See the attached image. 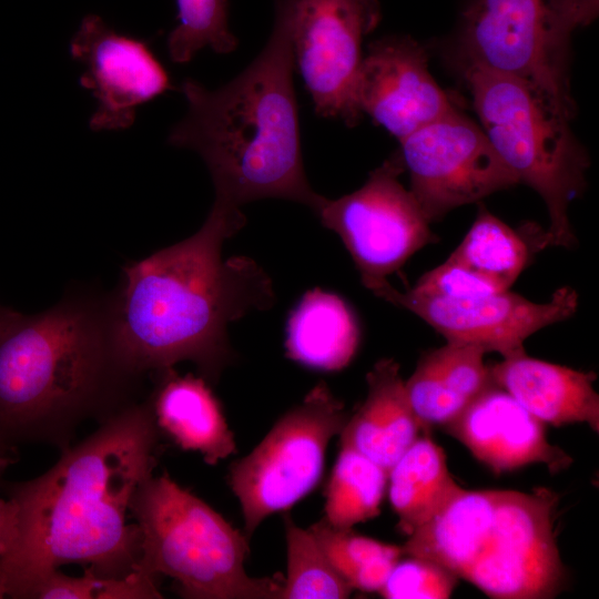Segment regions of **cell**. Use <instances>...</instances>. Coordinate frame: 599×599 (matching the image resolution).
<instances>
[{
    "instance_id": "31",
    "label": "cell",
    "mask_w": 599,
    "mask_h": 599,
    "mask_svg": "<svg viewBox=\"0 0 599 599\" xmlns=\"http://www.w3.org/2000/svg\"><path fill=\"white\" fill-rule=\"evenodd\" d=\"M409 291L418 295L446 298H467L500 292L449 258L422 275Z\"/></svg>"
},
{
    "instance_id": "33",
    "label": "cell",
    "mask_w": 599,
    "mask_h": 599,
    "mask_svg": "<svg viewBox=\"0 0 599 599\" xmlns=\"http://www.w3.org/2000/svg\"><path fill=\"white\" fill-rule=\"evenodd\" d=\"M18 459L17 446L10 444L0 434V478L2 474Z\"/></svg>"
},
{
    "instance_id": "24",
    "label": "cell",
    "mask_w": 599,
    "mask_h": 599,
    "mask_svg": "<svg viewBox=\"0 0 599 599\" xmlns=\"http://www.w3.org/2000/svg\"><path fill=\"white\" fill-rule=\"evenodd\" d=\"M498 291H507L528 261L524 238L484 206L448 257Z\"/></svg>"
},
{
    "instance_id": "3",
    "label": "cell",
    "mask_w": 599,
    "mask_h": 599,
    "mask_svg": "<svg viewBox=\"0 0 599 599\" xmlns=\"http://www.w3.org/2000/svg\"><path fill=\"white\" fill-rule=\"evenodd\" d=\"M144 379L118 352L110 296L71 291L41 313H19L0 335V434L62 451L82 424L144 399Z\"/></svg>"
},
{
    "instance_id": "32",
    "label": "cell",
    "mask_w": 599,
    "mask_h": 599,
    "mask_svg": "<svg viewBox=\"0 0 599 599\" xmlns=\"http://www.w3.org/2000/svg\"><path fill=\"white\" fill-rule=\"evenodd\" d=\"M16 522L17 509L14 504L9 498H0V569L14 540Z\"/></svg>"
},
{
    "instance_id": "2",
    "label": "cell",
    "mask_w": 599,
    "mask_h": 599,
    "mask_svg": "<svg viewBox=\"0 0 599 599\" xmlns=\"http://www.w3.org/2000/svg\"><path fill=\"white\" fill-rule=\"evenodd\" d=\"M245 223L240 207L214 202L195 234L123 267L110 315L133 372L146 377L189 361L215 382L233 357L229 325L273 306V282L261 265L222 257L224 241Z\"/></svg>"
},
{
    "instance_id": "14",
    "label": "cell",
    "mask_w": 599,
    "mask_h": 599,
    "mask_svg": "<svg viewBox=\"0 0 599 599\" xmlns=\"http://www.w3.org/2000/svg\"><path fill=\"white\" fill-rule=\"evenodd\" d=\"M70 53L85 68L80 84L98 101L90 119L94 131L130 128L136 108L170 88L166 71L144 42L115 32L95 14L82 20Z\"/></svg>"
},
{
    "instance_id": "30",
    "label": "cell",
    "mask_w": 599,
    "mask_h": 599,
    "mask_svg": "<svg viewBox=\"0 0 599 599\" xmlns=\"http://www.w3.org/2000/svg\"><path fill=\"white\" fill-rule=\"evenodd\" d=\"M402 557L378 590L383 598L447 599L453 595L459 579L455 573L424 558Z\"/></svg>"
},
{
    "instance_id": "35",
    "label": "cell",
    "mask_w": 599,
    "mask_h": 599,
    "mask_svg": "<svg viewBox=\"0 0 599 599\" xmlns=\"http://www.w3.org/2000/svg\"><path fill=\"white\" fill-rule=\"evenodd\" d=\"M18 314V312L0 305V335L8 328Z\"/></svg>"
},
{
    "instance_id": "9",
    "label": "cell",
    "mask_w": 599,
    "mask_h": 599,
    "mask_svg": "<svg viewBox=\"0 0 599 599\" xmlns=\"http://www.w3.org/2000/svg\"><path fill=\"white\" fill-rule=\"evenodd\" d=\"M399 153L375 169L358 190L336 200L324 197L315 214L339 235L363 285L375 295L422 247L437 241L420 205L398 177Z\"/></svg>"
},
{
    "instance_id": "1",
    "label": "cell",
    "mask_w": 599,
    "mask_h": 599,
    "mask_svg": "<svg viewBox=\"0 0 599 599\" xmlns=\"http://www.w3.org/2000/svg\"><path fill=\"white\" fill-rule=\"evenodd\" d=\"M159 435L146 395L62 450L42 475L1 484L17 509L16 537L0 569L6 596L32 599L67 564L104 577L138 570L141 532L128 515L138 487L153 475Z\"/></svg>"
},
{
    "instance_id": "8",
    "label": "cell",
    "mask_w": 599,
    "mask_h": 599,
    "mask_svg": "<svg viewBox=\"0 0 599 599\" xmlns=\"http://www.w3.org/2000/svg\"><path fill=\"white\" fill-rule=\"evenodd\" d=\"M344 404L321 382L284 414L263 440L230 466L247 539L274 512L294 506L321 479L329 440L348 419Z\"/></svg>"
},
{
    "instance_id": "22",
    "label": "cell",
    "mask_w": 599,
    "mask_h": 599,
    "mask_svg": "<svg viewBox=\"0 0 599 599\" xmlns=\"http://www.w3.org/2000/svg\"><path fill=\"white\" fill-rule=\"evenodd\" d=\"M358 344L357 321L336 294L308 291L290 315L286 355L306 367L339 370L351 363Z\"/></svg>"
},
{
    "instance_id": "11",
    "label": "cell",
    "mask_w": 599,
    "mask_h": 599,
    "mask_svg": "<svg viewBox=\"0 0 599 599\" xmlns=\"http://www.w3.org/2000/svg\"><path fill=\"white\" fill-rule=\"evenodd\" d=\"M285 10L294 67L315 112L354 126L361 113L354 84L363 60V40L379 23L378 0H276Z\"/></svg>"
},
{
    "instance_id": "23",
    "label": "cell",
    "mask_w": 599,
    "mask_h": 599,
    "mask_svg": "<svg viewBox=\"0 0 599 599\" xmlns=\"http://www.w3.org/2000/svg\"><path fill=\"white\" fill-rule=\"evenodd\" d=\"M424 432L388 471V498L398 528L409 536L464 490L451 477L446 454Z\"/></svg>"
},
{
    "instance_id": "5",
    "label": "cell",
    "mask_w": 599,
    "mask_h": 599,
    "mask_svg": "<svg viewBox=\"0 0 599 599\" xmlns=\"http://www.w3.org/2000/svg\"><path fill=\"white\" fill-rule=\"evenodd\" d=\"M130 515L141 532L138 569L174 579L184 598L280 599L284 579L246 573L247 537L166 473L138 487Z\"/></svg>"
},
{
    "instance_id": "34",
    "label": "cell",
    "mask_w": 599,
    "mask_h": 599,
    "mask_svg": "<svg viewBox=\"0 0 599 599\" xmlns=\"http://www.w3.org/2000/svg\"><path fill=\"white\" fill-rule=\"evenodd\" d=\"M580 13V26L591 23L598 16L599 0H577Z\"/></svg>"
},
{
    "instance_id": "29",
    "label": "cell",
    "mask_w": 599,
    "mask_h": 599,
    "mask_svg": "<svg viewBox=\"0 0 599 599\" xmlns=\"http://www.w3.org/2000/svg\"><path fill=\"white\" fill-rule=\"evenodd\" d=\"M161 599L158 577L140 569L125 577L99 576L84 568L82 576L51 571L32 599Z\"/></svg>"
},
{
    "instance_id": "36",
    "label": "cell",
    "mask_w": 599,
    "mask_h": 599,
    "mask_svg": "<svg viewBox=\"0 0 599 599\" xmlns=\"http://www.w3.org/2000/svg\"><path fill=\"white\" fill-rule=\"evenodd\" d=\"M3 597H6L4 589H3L2 585L0 583V598H3Z\"/></svg>"
},
{
    "instance_id": "4",
    "label": "cell",
    "mask_w": 599,
    "mask_h": 599,
    "mask_svg": "<svg viewBox=\"0 0 599 599\" xmlns=\"http://www.w3.org/2000/svg\"><path fill=\"white\" fill-rule=\"evenodd\" d=\"M293 69L288 19L275 0L271 35L240 74L215 90L183 82L187 112L167 142L202 158L215 202L241 209L273 197L314 212L322 203L304 172Z\"/></svg>"
},
{
    "instance_id": "13",
    "label": "cell",
    "mask_w": 599,
    "mask_h": 599,
    "mask_svg": "<svg viewBox=\"0 0 599 599\" xmlns=\"http://www.w3.org/2000/svg\"><path fill=\"white\" fill-rule=\"evenodd\" d=\"M376 296L414 313L447 342L475 345L504 358L526 353L524 342L530 335L570 318L578 308V293L570 286L557 290L546 303L508 290L467 298L425 296L399 292L390 283Z\"/></svg>"
},
{
    "instance_id": "27",
    "label": "cell",
    "mask_w": 599,
    "mask_h": 599,
    "mask_svg": "<svg viewBox=\"0 0 599 599\" xmlns=\"http://www.w3.org/2000/svg\"><path fill=\"white\" fill-rule=\"evenodd\" d=\"M287 575L280 599H343L353 588L336 571L309 529L285 516Z\"/></svg>"
},
{
    "instance_id": "12",
    "label": "cell",
    "mask_w": 599,
    "mask_h": 599,
    "mask_svg": "<svg viewBox=\"0 0 599 599\" xmlns=\"http://www.w3.org/2000/svg\"><path fill=\"white\" fill-rule=\"evenodd\" d=\"M399 143L410 192L429 223L519 183L481 128L456 109Z\"/></svg>"
},
{
    "instance_id": "20",
    "label": "cell",
    "mask_w": 599,
    "mask_h": 599,
    "mask_svg": "<svg viewBox=\"0 0 599 599\" xmlns=\"http://www.w3.org/2000/svg\"><path fill=\"white\" fill-rule=\"evenodd\" d=\"M485 354L475 345L447 342L420 357L405 389L425 430L455 418L493 384Z\"/></svg>"
},
{
    "instance_id": "28",
    "label": "cell",
    "mask_w": 599,
    "mask_h": 599,
    "mask_svg": "<svg viewBox=\"0 0 599 599\" xmlns=\"http://www.w3.org/2000/svg\"><path fill=\"white\" fill-rule=\"evenodd\" d=\"M179 22L167 38L172 61L189 62L200 50L230 53L237 39L229 27V0H176Z\"/></svg>"
},
{
    "instance_id": "18",
    "label": "cell",
    "mask_w": 599,
    "mask_h": 599,
    "mask_svg": "<svg viewBox=\"0 0 599 599\" xmlns=\"http://www.w3.org/2000/svg\"><path fill=\"white\" fill-rule=\"evenodd\" d=\"M366 382L367 396L344 425L341 444L389 471L420 432L427 430L412 408L397 362L378 361Z\"/></svg>"
},
{
    "instance_id": "15",
    "label": "cell",
    "mask_w": 599,
    "mask_h": 599,
    "mask_svg": "<svg viewBox=\"0 0 599 599\" xmlns=\"http://www.w3.org/2000/svg\"><path fill=\"white\" fill-rule=\"evenodd\" d=\"M353 97L361 114L398 141L455 109L429 72L424 48L407 35L368 44Z\"/></svg>"
},
{
    "instance_id": "7",
    "label": "cell",
    "mask_w": 599,
    "mask_h": 599,
    "mask_svg": "<svg viewBox=\"0 0 599 599\" xmlns=\"http://www.w3.org/2000/svg\"><path fill=\"white\" fill-rule=\"evenodd\" d=\"M580 26L577 0H470L461 13L459 67L519 80L570 120L571 33Z\"/></svg>"
},
{
    "instance_id": "10",
    "label": "cell",
    "mask_w": 599,
    "mask_h": 599,
    "mask_svg": "<svg viewBox=\"0 0 599 599\" xmlns=\"http://www.w3.org/2000/svg\"><path fill=\"white\" fill-rule=\"evenodd\" d=\"M559 496L498 490L489 538L463 579L495 599H551L566 589L555 524Z\"/></svg>"
},
{
    "instance_id": "26",
    "label": "cell",
    "mask_w": 599,
    "mask_h": 599,
    "mask_svg": "<svg viewBox=\"0 0 599 599\" xmlns=\"http://www.w3.org/2000/svg\"><path fill=\"white\" fill-rule=\"evenodd\" d=\"M309 531L336 571L353 588L378 591L397 560L402 546L384 544L349 529L332 527L323 518Z\"/></svg>"
},
{
    "instance_id": "16",
    "label": "cell",
    "mask_w": 599,
    "mask_h": 599,
    "mask_svg": "<svg viewBox=\"0 0 599 599\" xmlns=\"http://www.w3.org/2000/svg\"><path fill=\"white\" fill-rule=\"evenodd\" d=\"M545 425L493 383L443 429L495 474L530 464H544L550 473H559L573 460L548 441Z\"/></svg>"
},
{
    "instance_id": "21",
    "label": "cell",
    "mask_w": 599,
    "mask_h": 599,
    "mask_svg": "<svg viewBox=\"0 0 599 599\" xmlns=\"http://www.w3.org/2000/svg\"><path fill=\"white\" fill-rule=\"evenodd\" d=\"M498 490H466L408 536L403 556L430 560L461 578L484 549Z\"/></svg>"
},
{
    "instance_id": "6",
    "label": "cell",
    "mask_w": 599,
    "mask_h": 599,
    "mask_svg": "<svg viewBox=\"0 0 599 599\" xmlns=\"http://www.w3.org/2000/svg\"><path fill=\"white\" fill-rule=\"evenodd\" d=\"M460 69L493 149L547 206L549 227L537 250L575 246L568 209L585 190L590 162L571 120L519 80L476 67Z\"/></svg>"
},
{
    "instance_id": "19",
    "label": "cell",
    "mask_w": 599,
    "mask_h": 599,
    "mask_svg": "<svg viewBox=\"0 0 599 599\" xmlns=\"http://www.w3.org/2000/svg\"><path fill=\"white\" fill-rule=\"evenodd\" d=\"M151 376L154 385L148 396L160 432L180 448L200 453L210 465L235 451L233 433L203 377L180 376L173 367Z\"/></svg>"
},
{
    "instance_id": "17",
    "label": "cell",
    "mask_w": 599,
    "mask_h": 599,
    "mask_svg": "<svg viewBox=\"0 0 599 599\" xmlns=\"http://www.w3.org/2000/svg\"><path fill=\"white\" fill-rule=\"evenodd\" d=\"M491 380L545 424L586 423L599 433L597 374L529 357L526 353L489 366Z\"/></svg>"
},
{
    "instance_id": "25",
    "label": "cell",
    "mask_w": 599,
    "mask_h": 599,
    "mask_svg": "<svg viewBox=\"0 0 599 599\" xmlns=\"http://www.w3.org/2000/svg\"><path fill=\"white\" fill-rule=\"evenodd\" d=\"M388 471L357 450L342 446L325 491L324 519L349 529L380 512Z\"/></svg>"
}]
</instances>
